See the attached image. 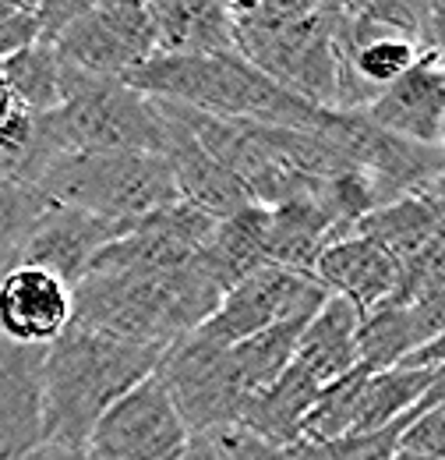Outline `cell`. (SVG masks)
Instances as JSON below:
<instances>
[{"instance_id":"cell-1","label":"cell","mask_w":445,"mask_h":460,"mask_svg":"<svg viewBox=\"0 0 445 460\" xmlns=\"http://www.w3.org/2000/svg\"><path fill=\"white\" fill-rule=\"evenodd\" d=\"M220 297V284L198 259L163 273L82 277L71 288V330L167 350L191 337L216 312Z\"/></svg>"},{"instance_id":"cell-2","label":"cell","mask_w":445,"mask_h":460,"mask_svg":"<svg viewBox=\"0 0 445 460\" xmlns=\"http://www.w3.org/2000/svg\"><path fill=\"white\" fill-rule=\"evenodd\" d=\"M160 361L163 347L120 344L110 337L67 326L43 354V443L64 450H85L100 418L138 383L156 376Z\"/></svg>"},{"instance_id":"cell-3","label":"cell","mask_w":445,"mask_h":460,"mask_svg":"<svg viewBox=\"0 0 445 460\" xmlns=\"http://www.w3.org/2000/svg\"><path fill=\"white\" fill-rule=\"evenodd\" d=\"M124 85L138 89L149 100L177 103L184 111L220 117V120H248L269 128H293L311 135H329L336 111L311 107L293 93L279 89L273 78L255 71L237 54L216 58H149L138 71L124 78Z\"/></svg>"},{"instance_id":"cell-4","label":"cell","mask_w":445,"mask_h":460,"mask_svg":"<svg viewBox=\"0 0 445 460\" xmlns=\"http://www.w3.org/2000/svg\"><path fill=\"white\" fill-rule=\"evenodd\" d=\"M233 50L297 100L336 111L333 4L266 0L230 4Z\"/></svg>"},{"instance_id":"cell-5","label":"cell","mask_w":445,"mask_h":460,"mask_svg":"<svg viewBox=\"0 0 445 460\" xmlns=\"http://www.w3.org/2000/svg\"><path fill=\"white\" fill-rule=\"evenodd\" d=\"M60 153H156L163 156L170 117L120 78H96L64 64L60 107L47 114Z\"/></svg>"},{"instance_id":"cell-6","label":"cell","mask_w":445,"mask_h":460,"mask_svg":"<svg viewBox=\"0 0 445 460\" xmlns=\"http://www.w3.org/2000/svg\"><path fill=\"white\" fill-rule=\"evenodd\" d=\"M36 188L57 206L124 227L177 202L170 164L156 153H67L39 173Z\"/></svg>"},{"instance_id":"cell-7","label":"cell","mask_w":445,"mask_h":460,"mask_svg":"<svg viewBox=\"0 0 445 460\" xmlns=\"http://www.w3.org/2000/svg\"><path fill=\"white\" fill-rule=\"evenodd\" d=\"M156 376L191 439H213L226 429H237L248 390L233 368L230 347L191 333L163 350Z\"/></svg>"},{"instance_id":"cell-8","label":"cell","mask_w":445,"mask_h":460,"mask_svg":"<svg viewBox=\"0 0 445 460\" xmlns=\"http://www.w3.org/2000/svg\"><path fill=\"white\" fill-rule=\"evenodd\" d=\"M57 58L96 78H127L149 58H156L153 22L145 4L135 0H85L78 14L50 43Z\"/></svg>"},{"instance_id":"cell-9","label":"cell","mask_w":445,"mask_h":460,"mask_svg":"<svg viewBox=\"0 0 445 460\" xmlns=\"http://www.w3.org/2000/svg\"><path fill=\"white\" fill-rule=\"evenodd\" d=\"M329 290L315 277H301L279 266H262L258 273L244 277L240 284L226 290L216 312L195 330L198 337L220 347H233L240 341L258 337L262 330L290 323V319H311L326 305Z\"/></svg>"},{"instance_id":"cell-10","label":"cell","mask_w":445,"mask_h":460,"mask_svg":"<svg viewBox=\"0 0 445 460\" xmlns=\"http://www.w3.org/2000/svg\"><path fill=\"white\" fill-rule=\"evenodd\" d=\"M188 443L191 436L167 386L149 376L100 418L85 450L100 460H180Z\"/></svg>"},{"instance_id":"cell-11","label":"cell","mask_w":445,"mask_h":460,"mask_svg":"<svg viewBox=\"0 0 445 460\" xmlns=\"http://www.w3.org/2000/svg\"><path fill=\"white\" fill-rule=\"evenodd\" d=\"M131 227L124 224H110L100 217H89L82 209L71 206H57L50 202L39 220L29 227V234L22 237L18 252H14V266H36L54 273L57 280H64L67 288H74L92 259L117 237H124Z\"/></svg>"},{"instance_id":"cell-12","label":"cell","mask_w":445,"mask_h":460,"mask_svg":"<svg viewBox=\"0 0 445 460\" xmlns=\"http://www.w3.org/2000/svg\"><path fill=\"white\" fill-rule=\"evenodd\" d=\"M71 326V288L36 266L0 277V337L18 347H50Z\"/></svg>"},{"instance_id":"cell-13","label":"cell","mask_w":445,"mask_h":460,"mask_svg":"<svg viewBox=\"0 0 445 460\" xmlns=\"http://www.w3.org/2000/svg\"><path fill=\"white\" fill-rule=\"evenodd\" d=\"M364 117L396 138L442 149L445 117V64L432 54L399 75L389 89L364 111Z\"/></svg>"},{"instance_id":"cell-14","label":"cell","mask_w":445,"mask_h":460,"mask_svg":"<svg viewBox=\"0 0 445 460\" xmlns=\"http://www.w3.org/2000/svg\"><path fill=\"white\" fill-rule=\"evenodd\" d=\"M156 103L170 117V135H167V146H163V160L170 164V177H173L177 199L188 202V206H195V209H202L213 220H230V217L251 209L255 202L244 191V184L202 149V142L177 117L170 114V107L163 100H156Z\"/></svg>"},{"instance_id":"cell-15","label":"cell","mask_w":445,"mask_h":460,"mask_svg":"<svg viewBox=\"0 0 445 460\" xmlns=\"http://www.w3.org/2000/svg\"><path fill=\"white\" fill-rule=\"evenodd\" d=\"M43 354L47 347H18L0 337V460H25L43 443Z\"/></svg>"},{"instance_id":"cell-16","label":"cell","mask_w":445,"mask_h":460,"mask_svg":"<svg viewBox=\"0 0 445 460\" xmlns=\"http://www.w3.org/2000/svg\"><path fill=\"white\" fill-rule=\"evenodd\" d=\"M311 277L329 294L350 301L361 315H368L371 308L389 301V294L396 290L399 266H396V259L389 252H382L375 241H368L361 234H350L343 241H333L315 259Z\"/></svg>"},{"instance_id":"cell-17","label":"cell","mask_w":445,"mask_h":460,"mask_svg":"<svg viewBox=\"0 0 445 460\" xmlns=\"http://www.w3.org/2000/svg\"><path fill=\"white\" fill-rule=\"evenodd\" d=\"M153 22L156 54L163 58H216L233 50V14L220 0H153L145 4Z\"/></svg>"},{"instance_id":"cell-18","label":"cell","mask_w":445,"mask_h":460,"mask_svg":"<svg viewBox=\"0 0 445 460\" xmlns=\"http://www.w3.org/2000/svg\"><path fill=\"white\" fill-rule=\"evenodd\" d=\"M318 390H322V383L304 365L293 361L273 386H266L262 394H251L244 401L237 429L255 436L266 447H293V443H301V421L311 411Z\"/></svg>"},{"instance_id":"cell-19","label":"cell","mask_w":445,"mask_h":460,"mask_svg":"<svg viewBox=\"0 0 445 460\" xmlns=\"http://www.w3.org/2000/svg\"><path fill=\"white\" fill-rule=\"evenodd\" d=\"M343 237L346 234L336 227L333 217L315 199L266 209V262L279 270L311 277L315 259Z\"/></svg>"},{"instance_id":"cell-20","label":"cell","mask_w":445,"mask_h":460,"mask_svg":"<svg viewBox=\"0 0 445 460\" xmlns=\"http://www.w3.org/2000/svg\"><path fill=\"white\" fill-rule=\"evenodd\" d=\"M357 326H361V312L350 301L329 294L326 305L304 326L293 361L304 365L322 386L350 376L357 368Z\"/></svg>"},{"instance_id":"cell-21","label":"cell","mask_w":445,"mask_h":460,"mask_svg":"<svg viewBox=\"0 0 445 460\" xmlns=\"http://www.w3.org/2000/svg\"><path fill=\"white\" fill-rule=\"evenodd\" d=\"M202 270L220 284V290L240 284L244 277L258 273L266 262V209L262 206H251L230 220H220L209 244L202 248L198 255Z\"/></svg>"},{"instance_id":"cell-22","label":"cell","mask_w":445,"mask_h":460,"mask_svg":"<svg viewBox=\"0 0 445 460\" xmlns=\"http://www.w3.org/2000/svg\"><path fill=\"white\" fill-rule=\"evenodd\" d=\"M435 372L432 368H386L375 376H364L361 401H357V418H353V436L382 432L392 421L406 418L424 394L432 390Z\"/></svg>"},{"instance_id":"cell-23","label":"cell","mask_w":445,"mask_h":460,"mask_svg":"<svg viewBox=\"0 0 445 460\" xmlns=\"http://www.w3.org/2000/svg\"><path fill=\"white\" fill-rule=\"evenodd\" d=\"M353 234L375 241L382 252H389L399 262H406L410 255H417L439 230H435V209L428 195H403L389 206H379L375 213H368Z\"/></svg>"},{"instance_id":"cell-24","label":"cell","mask_w":445,"mask_h":460,"mask_svg":"<svg viewBox=\"0 0 445 460\" xmlns=\"http://www.w3.org/2000/svg\"><path fill=\"white\" fill-rule=\"evenodd\" d=\"M0 82L29 114H50L60 107L64 60L50 43H32L0 60Z\"/></svg>"},{"instance_id":"cell-25","label":"cell","mask_w":445,"mask_h":460,"mask_svg":"<svg viewBox=\"0 0 445 460\" xmlns=\"http://www.w3.org/2000/svg\"><path fill=\"white\" fill-rule=\"evenodd\" d=\"M311 319H290V323H276L269 330H262L258 337L251 341H240V344L230 347V358H233V368L251 394H262L266 386H273L279 376L293 365V354H297V341L304 333Z\"/></svg>"},{"instance_id":"cell-26","label":"cell","mask_w":445,"mask_h":460,"mask_svg":"<svg viewBox=\"0 0 445 460\" xmlns=\"http://www.w3.org/2000/svg\"><path fill=\"white\" fill-rule=\"evenodd\" d=\"M364 376L368 372L353 368L350 376H343V379H336V383L318 390L311 411L301 421V443L329 447V443H339V439L353 436V418H357V401H361Z\"/></svg>"},{"instance_id":"cell-27","label":"cell","mask_w":445,"mask_h":460,"mask_svg":"<svg viewBox=\"0 0 445 460\" xmlns=\"http://www.w3.org/2000/svg\"><path fill=\"white\" fill-rule=\"evenodd\" d=\"M445 294V241L435 234L417 255H410L406 262H399V277H396V290L389 294L386 305H424Z\"/></svg>"},{"instance_id":"cell-28","label":"cell","mask_w":445,"mask_h":460,"mask_svg":"<svg viewBox=\"0 0 445 460\" xmlns=\"http://www.w3.org/2000/svg\"><path fill=\"white\" fill-rule=\"evenodd\" d=\"M50 199L32 184H0V277L14 270V252Z\"/></svg>"},{"instance_id":"cell-29","label":"cell","mask_w":445,"mask_h":460,"mask_svg":"<svg viewBox=\"0 0 445 460\" xmlns=\"http://www.w3.org/2000/svg\"><path fill=\"white\" fill-rule=\"evenodd\" d=\"M392 460H445V407H414Z\"/></svg>"},{"instance_id":"cell-30","label":"cell","mask_w":445,"mask_h":460,"mask_svg":"<svg viewBox=\"0 0 445 460\" xmlns=\"http://www.w3.org/2000/svg\"><path fill=\"white\" fill-rule=\"evenodd\" d=\"M43 43V18H39V4H11L0 0V60Z\"/></svg>"},{"instance_id":"cell-31","label":"cell","mask_w":445,"mask_h":460,"mask_svg":"<svg viewBox=\"0 0 445 460\" xmlns=\"http://www.w3.org/2000/svg\"><path fill=\"white\" fill-rule=\"evenodd\" d=\"M445 365V330L435 337V341H428V344L421 347V350H414L406 361H403V368H442ZM399 368V365H396Z\"/></svg>"},{"instance_id":"cell-32","label":"cell","mask_w":445,"mask_h":460,"mask_svg":"<svg viewBox=\"0 0 445 460\" xmlns=\"http://www.w3.org/2000/svg\"><path fill=\"white\" fill-rule=\"evenodd\" d=\"M428 54L445 64V0H435L428 14Z\"/></svg>"},{"instance_id":"cell-33","label":"cell","mask_w":445,"mask_h":460,"mask_svg":"<svg viewBox=\"0 0 445 460\" xmlns=\"http://www.w3.org/2000/svg\"><path fill=\"white\" fill-rule=\"evenodd\" d=\"M25 460H100L92 457L89 450H64V447H50V443H39Z\"/></svg>"},{"instance_id":"cell-34","label":"cell","mask_w":445,"mask_h":460,"mask_svg":"<svg viewBox=\"0 0 445 460\" xmlns=\"http://www.w3.org/2000/svg\"><path fill=\"white\" fill-rule=\"evenodd\" d=\"M180 460H222V457L216 454V447L209 439H191L188 450L180 454Z\"/></svg>"},{"instance_id":"cell-35","label":"cell","mask_w":445,"mask_h":460,"mask_svg":"<svg viewBox=\"0 0 445 460\" xmlns=\"http://www.w3.org/2000/svg\"><path fill=\"white\" fill-rule=\"evenodd\" d=\"M417 407H445V365L435 368V383H432V390L424 394V401Z\"/></svg>"},{"instance_id":"cell-36","label":"cell","mask_w":445,"mask_h":460,"mask_svg":"<svg viewBox=\"0 0 445 460\" xmlns=\"http://www.w3.org/2000/svg\"><path fill=\"white\" fill-rule=\"evenodd\" d=\"M428 199H432V209H435V230L445 241V199H435V195H428Z\"/></svg>"},{"instance_id":"cell-37","label":"cell","mask_w":445,"mask_h":460,"mask_svg":"<svg viewBox=\"0 0 445 460\" xmlns=\"http://www.w3.org/2000/svg\"><path fill=\"white\" fill-rule=\"evenodd\" d=\"M442 149H445V117H442Z\"/></svg>"}]
</instances>
